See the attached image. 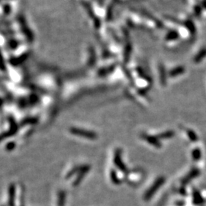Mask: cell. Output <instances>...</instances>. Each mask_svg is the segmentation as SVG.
Instances as JSON below:
<instances>
[{
  "label": "cell",
  "instance_id": "6da1fadb",
  "mask_svg": "<svg viewBox=\"0 0 206 206\" xmlns=\"http://www.w3.org/2000/svg\"><path fill=\"white\" fill-rule=\"evenodd\" d=\"M70 132L72 134H74V135L85 137V138L90 140L96 139L97 137H98L97 134L95 132H93V131H86V130L81 129V128H70Z\"/></svg>",
  "mask_w": 206,
  "mask_h": 206
},
{
  "label": "cell",
  "instance_id": "7a4b0ae2",
  "mask_svg": "<svg viewBox=\"0 0 206 206\" xmlns=\"http://www.w3.org/2000/svg\"><path fill=\"white\" fill-rule=\"evenodd\" d=\"M163 178H159L154 183H153V186L150 188V189L147 190V192H146V193L144 194V198L145 201H147V200L150 199V198L152 197V195L156 192V191L157 190L158 188H160V186L163 184Z\"/></svg>",
  "mask_w": 206,
  "mask_h": 206
},
{
  "label": "cell",
  "instance_id": "3957f363",
  "mask_svg": "<svg viewBox=\"0 0 206 206\" xmlns=\"http://www.w3.org/2000/svg\"><path fill=\"white\" fill-rule=\"evenodd\" d=\"M89 170H90V167H89V165L83 166L81 170H80V171L77 173V178H76V180H74V183H73V186H78V185L81 183L82 180H83V178L84 177V176L87 173Z\"/></svg>",
  "mask_w": 206,
  "mask_h": 206
},
{
  "label": "cell",
  "instance_id": "277c9868",
  "mask_svg": "<svg viewBox=\"0 0 206 206\" xmlns=\"http://www.w3.org/2000/svg\"><path fill=\"white\" fill-rule=\"evenodd\" d=\"M114 163L115 164L116 167L122 172H127L126 167H125V163L122 162V157H121V150L119 149L115 150V156H114Z\"/></svg>",
  "mask_w": 206,
  "mask_h": 206
},
{
  "label": "cell",
  "instance_id": "5b68a950",
  "mask_svg": "<svg viewBox=\"0 0 206 206\" xmlns=\"http://www.w3.org/2000/svg\"><path fill=\"white\" fill-rule=\"evenodd\" d=\"M18 126L17 125H16L15 122H14V120H10V128L9 130L7 132H5L3 133V134H2V140H3L4 138H6V137H11V136L14 135L15 134L16 132L18 131Z\"/></svg>",
  "mask_w": 206,
  "mask_h": 206
},
{
  "label": "cell",
  "instance_id": "8992f818",
  "mask_svg": "<svg viewBox=\"0 0 206 206\" xmlns=\"http://www.w3.org/2000/svg\"><path fill=\"white\" fill-rule=\"evenodd\" d=\"M15 186L11 184L9 189V206H15Z\"/></svg>",
  "mask_w": 206,
  "mask_h": 206
},
{
  "label": "cell",
  "instance_id": "52a82bcc",
  "mask_svg": "<svg viewBox=\"0 0 206 206\" xmlns=\"http://www.w3.org/2000/svg\"><path fill=\"white\" fill-rule=\"evenodd\" d=\"M143 138H144V140H146V141H148V143H150V144L155 146V147H158L160 146V145L159 142L156 141V138H154V137H150V136H149V135H143Z\"/></svg>",
  "mask_w": 206,
  "mask_h": 206
},
{
  "label": "cell",
  "instance_id": "ba28073f",
  "mask_svg": "<svg viewBox=\"0 0 206 206\" xmlns=\"http://www.w3.org/2000/svg\"><path fill=\"white\" fill-rule=\"evenodd\" d=\"M64 202H65V192L64 191H60L58 194V206H64Z\"/></svg>",
  "mask_w": 206,
  "mask_h": 206
},
{
  "label": "cell",
  "instance_id": "9c48e42d",
  "mask_svg": "<svg viewBox=\"0 0 206 206\" xmlns=\"http://www.w3.org/2000/svg\"><path fill=\"white\" fill-rule=\"evenodd\" d=\"M110 177H111L112 182L115 185H119L121 183V181L119 180V179L118 178L117 174H116L115 171L114 170H111V173H110Z\"/></svg>",
  "mask_w": 206,
  "mask_h": 206
},
{
  "label": "cell",
  "instance_id": "30bf717a",
  "mask_svg": "<svg viewBox=\"0 0 206 206\" xmlns=\"http://www.w3.org/2000/svg\"><path fill=\"white\" fill-rule=\"evenodd\" d=\"M82 167H83V166H80V167H74V168H73L72 170H71L68 173H67V175L66 176V178H67V180L69 178H70V177H72L73 176H74L75 173H78L80 171V170H81Z\"/></svg>",
  "mask_w": 206,
  "mask_h": 206
},
{
  "label": "cell",
  "instance_id": "8fae6325",
  "mask_svg": "<svg viewBox=\"0 0 206 206\" xmlns=\"http://www.w3.org/2000/svg\"><path fill=\"white\" fill-rule=\"evenodd\" d=\"M15 143L12 141V142L8 143V144H6V146H5V150H12L13 149L15 148Z\"/></svg>",
  "mask_w": 206,
  "mask_h": 206
}]
</instances>
